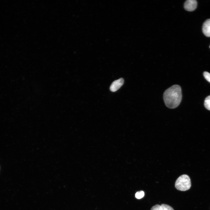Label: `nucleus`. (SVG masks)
Instances as JSON below:
<instances>
[{"mask_svg":"<svg viewBox=\"0 0 210 210\" xmlns=\"http://www.w3.org/2000/svg\"><path fill=\"white\" fill-rule=\"evenodd\" d=\"M165 105L169 108L173 109L177 107L182 100L181 89L178 85H174L167 89L163 95Z\"/></svg>","mask_w":210,"mask_h":210,"instance_id":"obj_1","label":"nucleus"},{"mask_svg":"<svg viewBox=\"0 0 210 210\" xmlns=\"http://www.w3.org/2000/svg\"><path fill=\"white\" fill-rule=\"evenodd\" d=\"M175 186V188L179 190L185 191L189 190L191 186L189 177L186 174L181 175L176 180Z\"/></svg>","mask_w":210,"mask_h":210,"instance_id":"obj_2","label":"nucleus"},{"mask_svg":"<svg viewBox=\"0 0 210 210\" xmlns=\"http://www.w3.org/2000/svg\"><path fill=\"white\" fill-rule=\"evenodd\" d=\"M197 6V2L195 0H188L184 4V8L187 10L191 11L194 10Z\"/></svg>","mask_w":210,"mask_h":210,"instance_id":"obj_3","label":"nucleus"},{"mask_svg":"<svg viewBox=\"0 0 210 210\" xmlns=\"http://www.w3.org/2000/svg\"><path fill=\"white\" fill-rule=\"evenodd\" d=\"M124 82V79L122 78L114 81L110 86V90L112 92L117 91L123 85Z\"/></svg>","mask_w":210,"mask_h":210,"instance_id":"obj_4","label":"nucleus"},{"mask_svg":"<svg viewBox=\"0 0 210 210\" xmlns=\"http://www.w3.org/2000/svg\"><path fill=\"white\" fill-rule=\"evenodd\" d=\"M203 34L207 37H210V19L207 20L204 23L202 28Z\"/></svg>","mask_w":210,"mask_h":210,"instance_id":"obj_5","label":"nucleus"},{"mask_svg":"<svg viewBox=\"0 0 210 210\" xmlns=\"http://www.w3.org/2000/svg\"><path fill=\"white\" fill-rule=\"evenodd\" d=\"M204 106L207 109L210 110V95L205 98L204 101Z\"/></svg>","mask_w":210,"mask_h":210,"instance_id":"obj_6","label":"nucleus"},{"mask_svg":"<svg viewBox=\"0 0 210 210\" xmlns=\"http://www.w3.org/2000/svg\"><path fill=\"white\" fill-rule=\"evenodd\" d=\"M144 195V192L143 191H140L136 192L135 194L136 198L138 199H140L143 198Z\"/></svg>","mask_w":210,"mask_h":210,"instance_id":"obj_7","label":"nucleus"},{"mask_svg":"<svg viewBox=\"0 0 210 210\" xmlns=\"http://www.w3.org/2000/svg\"><path fill=\"white\" fill-rule=\"evenodd\" d=\"M160 206L162 210H174L171 206L166 204H162Z\"/></svg>","mask_w":210,"mask_h":210,"instance_id":"obj_8","label":"nucleus"},{"mask_svg":"<svg viewBox=\"0 0 210 210\" xmlns=\"http://www.w3.org/2000/svg\"><path fill=\"white\" fill-rule=\"evenodd\" d=\"M203 76L205 79L210 83V73L207 71H204L203 73Z\"/></svg>","mask_w":210,"mask_h":210,"instance_id":"obj_9","label":"nucleus"},{"mask_svg":"<svg viewBox=\"0 0 210 210\" xmlns=\"http://www.w3.org/2000/svg\"><path fill=\"white\" fill-rule=\"evenodd\" d=\"M150 210H162V209L160 205L156 204L153 206Z\"/></svg>","mask_w":210,"mask_h":210,"instance_id":"obj_10","label":"nucleus"},{"mask_svg":"<svg viewBox=\"0 0 210 210\" xmlns=\"http://www.w3.org/2000/svg\"></svg>","mask_w":210,"mask_h":210,"instance_id":"obj_11","label":"nucleus"}]
</instances>
